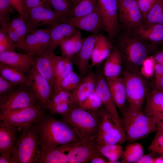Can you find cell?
<instances>
[{
    "label": "cell",
    "instance_id": "6da1fadb",
    "mask_svg": "<svg viewBox=\"0 0 163 163\" xmlns=\"http://www.w3.org/2000/svg\"><path fill=\"white\" fill-rule=\"evenodd\" d=\"M35 122L38 130L41 150L53 149L62 145L82 141L67 123L44 113Z\"/></svg>",
    "mask_w": 163,
    "mask_h": 163
},
{
    "label": "cell",
    "instance_id": "7a4b0ae2",
    "mask_svg": "<svg viewBox=\"0 0 163 163\" xmlns=\"http://www.w3.org/2000/svg\"><path fill=\"white\" fill-rule=\"evenodd\" d=\"M126 31L115 38V47L121 53L125 69L140 73L142 64L153 47L134 32Z\"/></svg>",
    "mask_w": 163,
    "mask_h": 163
},
{
    "label": "cell",
    "instance_id": "3957f363",
    "mask_svg": "<svg viewBox=\"0 0 163 163\" xmlns=\"http://www.w3.org/2000/svg\"><path fill=\"white\" fill-rule=\"evenodd\" d=\"M122 113V124L129 142L145 138L157 132L153 118L145 114L142 110L128 103L125 104Z\"/></svg>",
    "mask_w": 163,
    "mask_h": 163
},
{
    "label": "cell",
    "instance_id": "277c9868",
    "mask_svg": "<svg viewBox=\"0 0 163 163\" xmlns=\"http://www.w3.org/2000/svg\"><path fill=\"white\" fill-rule=\"evenodd\" d=\"M41 147L35 122L21 128L11 154V163L38 162Z\"/></svg>",
    "mask_w": 163,
    "mask_h": 163
},
{
    "label": "cell",
    "instance_id": "5b68a950",
    "mask_svg": "<svg viewBox=\"0 0 163 163\" xmlns=\"http://www.w3.org/2000/svg\"><path fill=\"white\" fill-rule=\"evenodd\" d=\"M98 110H89L75 106L61 116L62 120L74 129L82 141H87L95 139L99 122Z\"/></svg>",
    "mask_w": 163,
    "mask_h": 163
},
{
    "label": "cell",
    "instance_id": "8992f818",
    "mask_svg": "<svg viewBox=\"0 0 163 163\" xmlns=\"http://www.w3.org/2000/svg\"><path fill=\"white\" fill-rule=\"evenodd\" d=\"M38 104L41 105L31 89L26 83L22 84L18 88L0 98V114Z\"/></svg>",
    "mask_w": 163,
    "mask_h": 163
},
{
    "label": "cell",
    "instance_id": "52a82bcc",
    "mask_svg": "<svg viewBox=\"0 0 163 163\" xmlns=\"http://www.w3.org/2000/svg\"><path fill=\"white\" fill-rule=\"evenodd\" d=\"M122 75L128 103L142 110L144 101L149 92L146 81L140 73L125 69L122 72Z\"/></svg>",
    "mask_w": 163,
    "mask_h": 163
},
{
    "label": "cell",
    "instance_id": "ba28073f",
    "mask_svg": "<svg viewBox=\"0 0 163 163\" xmlns=\"http://www.w3.org/2000/svg\"><path fill=\"white\" fill-rule=\"evenodd\" d=\"M26 14L31 30L43 25L52 27L67 21L70 18L52 9L50 6L32 8L27 11Z\"/></svg>",
    "mask_w": 163,
    "mask_h": 163
},
{
    "label": "cell",
    "instance_id": "9c48e42d",
    "mask_svg": "<svg viewBox=\"0 0 163 163\" xmlns=\"http://www.w3.org/2000/svg\"><path fill=\"white\" fill-rule=\"evenodd\" d=\"M95 139L68 143L59 147L67 155L69 163H85L90 161L97 151Z\"/></svg>",
    "mask_w": 163,
    "mask_h": 163
},
{
    "label": "cell",
    "instance_id": "30bf717a",
    "mask_svg": "<svg viewBox=\"0 0 163 163\" xmlns=\"http://www.w3.org/2000/svg\"><path fill=\"white\" fill-rule=\"evenodd\" d=\"M120 23L126 30L135 32L142 25L144 18L135 0H118Z\"/></svg>",
    "mask_w": 163,
    "mask_h": 163
},
{
    "label": "cell",
    "instance_id": "8fae6325",
    "mask_svg": "<svg viewBox=\"0 0 163 163\" xmlns=\"http://www.w3.org/2000/svg\"><path fill=\"white\" fill-rule=\"evenodd\" d=\"M45 110L41 105H37L0 114V119L1 120L21 129L35 122L44 113Z\"/></svg>",
    "mask_w": 163,
    "mask_h": 163
},
{
    "label": "cell",
    "instance_id": "7c38bea8",
    "mask_svg": "<svg viewBox=\"0 0 163 163\" xmlns=\"http://www.w3.org/2000/svg\"><path fill=\"white\" fill-rule=\"evenodd\" d=\"M51 27L32 29L24 38L20 49L35 57L48 49L50 38Z\"/></svg>",
    "mask_w": 163,
    "mask_h": 163
},
{
    "label": "cell",
    "instance_id": "4fadbf2b",
    "mask_svg": "<svg viewBox=\"0 0 163 163\" xmlns=\"http://www.w3.org/2000/svg\"><path fill=\"white\" fill-rule=\"evenodd\" d=\"M26 75L27 81L26 84L43 108L47 109L52 94V88L50 83L38 72L34 65Z\"/></svg>",
    "mask_w": 163,
    "mask_h": 163
},
{
    "label": "cell",
    "instance_id": "5bb4252c",
    "mask_svg": "<svg viewBox=\"0 0 163 163\" xmlns=\"http://www.w3.org/2000/svg\"><path fill=\"white\" fill-rule=\"evenodd\" d=\"M97 1L104 22L107 38L111 42L113 41L120 30L118 0H97Z\"/></svg>",
    "mask_w": 163,
    "mask_h": 163
},
{
    "label": "cell",
    "instance_id": "9a60e30c",
    "mask_svg": "<svg viewBox=\"0 0 163 163\" xmlns=\"http://www.w3.org/2000/svg\"><path fill=\"white\" fill-rule=\"evenodd\" d=\"M96 73L97 82L95 91L117 127L121 131L125 132L117 107L113 99L103 72L98 70Z\"/></svg>",
    "mask_w": 163,
    "mask_h": 163
},
{
    "label": "cell",
    "instance_id": "2e32d148",
    "mask_svg": "<svg viewBox=\"0 0 163 163\" xmlns=\"http://www.w3.org/2000/svg\"><path fill=\"white\" fill-rule=\"evenodd\" d=\"M69 21L76 28L92 34H97L105 31L104 22L97 2L92 12L79 18H70Z\"/></svg>",
    "mask_w": 163,
    "mask_h": 163
},
{
    "label": "cell",
    "instance_id": "e0dca14e",
    "mask_svg": "<svg viewBox=\"0 0 163 163\" xmlns=\"http://www.w3.org/2000/svg\"><path fill=\"white\" fill-rule=\"evenodd\" d=\"M100 34H92L85 38L81 49L71 59L73 64L76 66L82 78L88 72L89 61L91 59L94 45Z\"/></svg>",
    "mask_w": 163,
    "mask_h": 163
},
{
    "label": "cell",
    "instance_id": "ac0fdd59",
    "mask_svg": "<svg viewBox=\"0 0 163 163\" xmlns=\"http://www.w3.org/2000/svg\"><path fill=\"white\" fill-rule=\"evenodd\" d=\"M35 57L15 51L0 53V63L6 64L26 75L33 66Z\"/></svg>",
    "mask_w": 163,
    "mask_h": 163
},
{
    "label": "cell",
    "instance_id": "d6986e66",
    "mask_svg": "<svg viewBox=\"0 0 163 163\" xmlns=\"http://www.w3.org/2000/svg\"><path fill=\"white\" fill-rule=\"evenodd\" d=\"M56 55L47 49L35 56L34 66L50 83L52 88L54 79Z\"/></svg>",
    "mask_w": 163,
    "mask_h": 163
},
{
    "label": "cell",
    "instance_id": "ffe728a7",
    "mask_svg": "<svg viewBox=\"0 0 163 163\" xmlns=\"http://www.w3.org/2000/svg\"><path fill=\"white\" fill-rule=\"evenodd\" d=\"M97 82L96 72L92 70L88 71L82 78L78 85L71 92L75 105L80 106L86 98L95 91Z\"/></svg>",
    "mask_w": 163,
    "mask_h": 163
},
{
    "label": "cell",
    "instance_id": "44dd1931",
    "mask_svg": "<svg viewBox=\"0 0 163 163\" xmlns=\"http://www.w3.org/2000/svg\"><path fill=\"white\" fill-rule=\"evenodd\" d=\"M77 30L76 27L69 20L51 27L50 41L48 49L53 52L63 41L71 37Z\"/></svg>",
    "mask_w": 163,
    "mask_h": 163
},
{
    "label": "cell",
    "instance_id": "7402d4cb",
    "mask_svg": "<svg viewBox=\"0 0 163 163\" xmlns=\"http://www.w3.org/2000/svg\"><path fill=\"white\" fill-rule=\"evenodd\" d=\"M1 121L0 153L11 155L17 138V128L6 122Z\"/></svg>",
    "mask_w": 163,
    "mask_h": 163
},
{
    "label": "cell",
    "instance_id": "603a6c76",
    "mask_svg": "<svg viewBox=\"0 0 163 163\" xmlns=\"http://www.w3.org/2000/svg\"><path fill=\"white\" fill-rule=\"evenodd\" d=\"M105 79L113 99L122 113L127 100L123 79L119 76L105 78Z\"/></svg>",
    "mask_w": 163,
    "mask_h": 163
},
{
    "label": "cell",
    "instance_id": "cb8c5ba5",
    "mask_svg": "<svg viewBox=\"0 0 163 163\" xmlns=\"http://www.w3.org/2000/svg\"><path fill=\"white\" fill-rule=\"evenodd\" d=\"M114 48L111 42L100 34L96 39L93 47L89 68L98 65L105 59Z\"/></svg>",
    "mask_w": 163,
    "mask_h": 163
},
{
    "label": "cell",
    "instance_id": "d4e9b609",
    "mask_svg": "<svg viewBox=\"0 0 163 163\" xmlns=\"http://www.w3.org/2000/svg\"><path fill=\"white\" fill-rule=\"evenodd\" d=\"M134 32L148 42L163 44V24H143Z\"/></svg>",
    "mask_w": 163,
    "mask_h": 163
},
{
    "label": "cell",
    "instance_id": "484cf974",
    "mask_svg": "<svg viewBox=\"0 0 163 163\" xmlns=\"http://www.w3.org/2000/svg\"><path fill=\"white\" fill-rule=\"evenodd\" d=\"M105 60L103 72L105 77H119L122 72L123 65L122 57L119 50L114 47Z\"/></svg>",
    "mask_w": 163,
    "mask_h": 163
},
{
    "label": "cell",
    "instance_id": "4316f807",
    "mask_svg": "<svg viewBox=\"0 0 163 163\" xmlns=\"http://www.w3.org/2000/svg\"><path fill=\"white\" fill-rule=\"evenodd\" d=\"M73 64L70 59L62 56H56L52 94L61 90V83L67 75L73 70Z\"/></svg>",
    "mask_w": 163,
    "mask_h": 163
},
{
    "label": "cell",
    "instance_id": "83f0119b",
    "mask_svg": "<svg viewBox=\"0 0 163 163\" xmlns=\"http://www.w3.org/2000/svg\"><path fill=\"white\" fill-rule=\"evenodd\" d=\"M145 106L142 110L146 115L152 117L154 115L163 112V92L156 89L147 94Z\"/></svg>",
    "mask_w": 163,
    "mask_h": 163
},
{
    "label": "cell",
    "instance_id": "f1b7e54d",
    "mask_svg": "<svg viewBox=\"0 0 163 163\" xmlns=\"http://www.w3.org/2000/svg\"><path fill=\"white\" fill-rule=\"evenodd\" d=\"M80 30L69 38L63 41L60 44L62 56L70 59L80 50L84 41Z\"/></svg>",
    "mask_w": 163,
    "mask_h": 163
},
{
    "label": "cell",
    "instance_id": "f546056e",
    "mask_svg": "<svg viewBox=\"0 0 163 163\" xmlns=\"http://www.w3.org/2000/svg\"><path fill=\"white\" fill-rule=\"evenodd\" d=\"M96 147L99 152L107 159L108 163L121 158L123 151L122 146L119 144H97Z\"/></svg>",
    "mask_w": 163,
    "mask_h": 163
},
{
    "label": "cell",
    "instance_id": "4dcf8cb0",
    "mask_svg": "<svg viewBox=\"0 0 163 163\" xmlns=\"http://www.w3.org/2000/svg\"><path fill=\"white\" fill-rule=\"evenodd\" d=\"M95 140L97 144H121L127 140V137L125 132L116 127L108 132L96 136Z\"/></svg>",
    "mask_w": 163,
    "mask_h": 163
},
{
    "label": "cell",
    "instance_id": "1f68e13d",
    "mask_svg": "<svg viewBox=\"0 0 163 163\" xmlns=\"http://www.w3.org/2000/svg\"><path fill=\"white\" fill-rule=\"evenodd\" d=\"M39 163H68L67 155L58 147L49 150H41Z\"/></svg>",
    "mask_w": 163,
    "mask_h": 163
},
{
    "label": "cell",
    "instance_id": "d6a6232c",
    "mask_svg": "<svg viewBox=\"0 0 163 163\" xmlns=\"http://www.w3.org/2000/svg\"><path fill=\"white\" fill-rule=\"evenodd\" d=\"M143 148L139 143L128 144L123 151L120 158L121 163H136L143 154Z\"/></svg>",
    "mask_w": 163,
    "mask_h": 163
},
{
    "label": "cell",
    "instance_id": "836d02e7",
    "mask_svg": "<svg viewBox=\"0 0 163 163\" xmlns=\"http://www.w3.org/2000/svg\"><path fill=\"white\" fill-rule=\"evenodd\" d=\"M0 75L12 83L18 85L26 82V75L6 64L0 63Z\"/></svg>",
    "mask_w": 163,
    "mask_h": 163
},
{
    "label": "cell",
    "instance_id": "e575fe53",
    "mask_svg": "<svg viewBox=\"0 0 163 163\" xmlns=\"http://www.w3.org/2000/svg\"><path fill=\"white\" fill-rule=\"evenodd\" d=\"M163 24V0H156L145 17L143 24Z\"/></svg>",
    "mask_w": 163,
    "mask_h": 163
},
{
    "label": "cell",
    "instance_id": "d590c367",
    "mask_svg": "<svg viewBox=\"0 0 163 163\" xmlns=\"http://www.w3.org/2000/svg\"><path fill=\"white\" fill-rule=\"evenodd\" d=\"M97 0H81L72 8L70 18H78L92 12L97 4Z\"/></svg>",
    "mask_w": 163,
    "mask_h": 163
},
{
    "label": "cell",
    "instance_id": "8d00e7d4",
    "mask_svg": "<svg viewBox=\"0 0 163 163\" xmlns=\"http://www.w3.org/2000/svg\"><path fill=\"white\" fill-rule=\"evenodd\" d=\"M10 24L18 34L23 42L24 38L31 30L28 22L20 15L13 19Z\"/></svg>",
    "mask_w": 163,
    "mask_h": 163
},
{
    "label": "cell",
    "instance_id": "74e56055",
    "mask_svg": "<svg viewBox=\"0 0 163 163\" xmlns=\"http://www.w3.org/2000/svg\"><path fill=\"white\" fill-rule=\"evenodd\" d=\"M81 78L73 69L62 80L60 85V90L72 92L78 85Z\"/></svg>",
    "mask_w": 163,
    "mask_h": 163
},
{
    "label": "cell",
    "instance_id": "f35d334b",
    "mask_svg": "<svg viewBox=\"0 0 163 163\" xmlns=\"http://www.w3.org/2000/svg\"><path fill=\"white\" fill-rule=\"evenodd\" d=\"M47 3L54 10L70 18L72 8L69 0H47Z\"/></svg>",
    "mask_w": 163,
    "mask_h": 163
},
{
    "label": "cell",
    "instance_id": "ab89813d",
    "mask_svg": "<svg viewBox=\"0 0 163 163\" xmlns=\"http://www.w3.org/2000/svg\"><path fill=\"white\" fill-rule=\"evenodd\" d=\"M102 105L101 101L95 90L86 98L79 106L86 110L97 111L101 108Z\"/></svg>",
    "mask_w": 163,
    "mask_h": 163
},
{
    "label": "cell",
    "instance_id": "60d3db41",
    "mask_svg": "<svg viewBox=\"0 0 163 163\" xmlns=\"http://www.w3.org/2000/svg\"><path fill=\"white\" fill-rule=\"evenodd\" d=\"M65 102H71L75 104L71 93L61 90L52 94L47 109L56 104Z\"/></svg>",
    "mask_w": 163,
    "mask_h": 163
},
{
    "label": "cell",
    "instance_id": "b9f144b4",
    "mask_svg": "<svg viewBox=\"0 0 163 163\" xmlns=\"http://www.w3.org/2000/svg\"><path fill=\"white\" fill-rule=\"evenodd\" d=\"M155 62L153 56H148L143 62L140 68V73L146 78L152 77L154 74Z\"/></svg>",
    "mask_w": 163,
    "mask_h": 163
},
{
    "label": "cell",
    "instance_id": "7bdbcfd3",
    "mask_svg": "<svg viewBox=\"0 0 163 163\" xmlns=\"http://www.w3.org/2000/svg\"><path fill=\"white\" fill-rule=\"evenodd\" d=\"M15 9L9 0H0V24L8 21L10 13H14Z\"/></svg>",
    "mask_w": 163,
    "mask_h": 163
},
{
    "label": "cell",
    "instance_id": "ee69618b",
    "mask_svg": "<svg viewBox=\"0 0 163 163\" xmlns=\"http://www.w3.org/2000/svg\"><path fill=\"white\" fill-rule=\"evenodd\" d=\"M149 150L158 153L163 156V133L156 132L155 135L150 145L148 147Z\"/></svg>",
    "mask_w": 163,
    "mask_h": 163
},
{
    "label": "cell",
    "instance_id": "f6af8a7d",
    "mask_svg": "<svg viewBox=\"0 0 163 163\" xmlns=\"http://www.w3.org/2000/svg\"><path fill=\"white\" fill-rule=\"evenodd\" d=\"M75 104L71 102H65L57 104L48 109L53 114L62 116L67 113L74 106Z\"/></svg>",
    "mask_w": 163,
    "mask_h": 163
},
{
    "label": "cell",
    "instance_id": "bcb514c9",
    "mask_svg": "<svg viewBox=\"0 0 163 163\" xmlns=\"http://www.w3.org/2000/svg\"><path fill=\"white\" fill-rule=\"evenodd\" d=\"M16 85L0 75V98L13 91Z\"/></svg>",
    "mask_w": 163,
    "mask_h": 163
},
{
    "label": "cell",
    "instance_id": "7dc6e473",
    "mask_svg": "<svg viewBox=\"0 0 163 163\" xmlns=\"http://www.w3.org/2000/svg\"><path fill=\"white\" fill-rule=\"evenodd\" d=\"M144 19L156 0H135Z\"/></svg>",
    "mask_w": 163,
    "mask_h": 163
},
{
    "label": "cell",
    "instance_id": "c3c4849f",
    "mask_svg": "<svg viewBox=\"0 0 163 163\" xmlns=\"http://www.w3.org/2000/svg\"><path fill=\"white\" fill-rule=\"evenodd\" d=\"M23 4L26 14L27 11L32 8L40 6H49L47 3V0H23Z\"/></svg>",
    "mask_w": 163,
    "mask_h": 163
},
{
    "label": "cell",
    "instance_id": "681fc988",
    "mask_svg": "<svg viewBox=\"0 0 163 163\" xmlns=\"http://www.w3.org/2000/svg\"><path fill=\"white\" fill-rule=\"evenodd\" d=\"M7 31L10 38L13 41L16 47L20 49L22 41L18 34L11 26L9 22L7 27Z\"/></svg>",
    "mask_w": 163,
    "mask_h": 163
},
{
    "label": "cell",
    "instance_id": "f907efd6",
    "mask_svg": "<svg viewBox=\"0 0 163 163\" xmlns=\"http://www.w3.org/2000/svg\"><path fill=\"white\" fill-rule=\"evenodd\" d=\"M16 46L9 36L0 42V53L15 51Z\"/></svg>",
    "mask_w": 163,
    "mask_h": 163
},
{
    "label": "cell",
    "instance_id": "816d5d0a",
    "mask_svg": "<svg viewBox=\"0 0 163 163\" xmlns=\"http://www.w3.org/2000/svg\"><path fill=\"white\" fill-rule=\"evenodd\" d=\"M9 0L14 9L27 21V17L24 8L23 0Z\"/></svg>",
    "mask_w": 163,
    "mask_h": 163
},
{
    "label": "cell",
    "instance_id": "f5cc1de1",
    "mask_svg": "<svg viewBox=\"0 0 163 163\" xmlns=\"http://www.w3.org/2000/svg\"><path fill=\"white\" fill-rule=\"evenodd\" d=\"M152 117L155 122L157 131L163 133V112L157 113Z\"/></svg>",
    "mask_w": 163,
    "mask_h": 163
},
{
    "label": "cell",
    "instance_id": "db71d44e",
    "mask_svg": "<svg viewBox=\"0 0 163 163\" xmlns=\"http://www.w3.org/2000/svg\"><path fill=\"white\" fill-rule=\"evenodd\" d=\"M108 161L102 155L99 153L94 156L90 162L91 163H107Z\"/></svg>",
    "mask_w": 163,
    "mask_h": 163
},
{
    "label": "cell",
    "instance_id": "11a10c76",
    "mask_svg": "<svg viewBox=\"0 0 163 163\" xmlns=\"http://www.w3.org/2000/svg\"><path fill=\"white\" fill-rule=\"evenodd\" d=\"M136 163H154V158L150 155H143Z\"/></svg>",
    "mask_w": 163,
    "mask_h": 163
},
{
    "label": "cell",
    "instance_id": "9f6ffc18",
    "mask_svg": "<svg viewBox=\"0 0 163 163\" xmlns=\"http://www.w3.org/2000/svg\"><path fill=\"white\" fill-rule=\"evenodd\" d=\"M153 56L155 63L163 64V50L158 51Z\"/></svg>",
    "mask_w": 163,
    "mask_h": 163
},
{
    "label": "cell",
    "instance_id": "6f0895ef",
    "mask_svg": "<svg viewBox=\"0 0 163 163\" xmlns=\"http://www.w3.org/2000/svg\"><path fill=\"white\" fill-rule=\"evenodd\" d=\"M155 89L163 92V74L155 82Z\"/></svg>",
    "mask_w": 163,
    "mask_h": 163
},
{
    "label": "cell",
    "instance_id": "680465c9",
    "mask_svg": "<svg viewBox=\"0 0 163 163\" xmlns=\"http://www.w3.org/2000/svg\"><path fill=\"white\" fill-rule=\"evenodd\" d=\"M11 155L0 154V163H11Z\"/></svg>",
    "mask_w": 163,
    "mask_h": 163
},
{
    "label": "cell",
    "instance_id": "91938a15",
    "mask_svg": "<svg viewBox=\"0 0 163 163\" xmlns=\"http://www.w3.org/2000/svg\"><path fill=\"white\" fill-rule=\"evenodd\" d=\"M154 163H163V156L154 158Z\"/></svg>",
    "mask_w": 163,
    "mask_h": 163
},
{
    "label": "cell",
    "instance_id": "94428289",
    "mask_svg": "<svg viewBox=\"0 0 163 163\" xmlns=\"http://www.w3.org/2000/svg\"><path fill=\"white\" fill-rule=\"evenodd\" d=\"M72 5V8L74 7L81 0H69Z\"/></svg>",
    "mask_w": 163,
    "mask_h": 163
},
{
    "label": "cell",
    "instance_id": "6125c7cd",
    "mask_svg": "<svg viewBox=\"0 0 163 163\" xmlns=\"http://www.w3.org/2000/svg\"><path fill=\"white\" fill-rule=\"evenodd\" d=\"M162 45H163V44Z\"/></svg>",
    "mask_w": 163,
    "mask_h": 163
}]
</instances>
